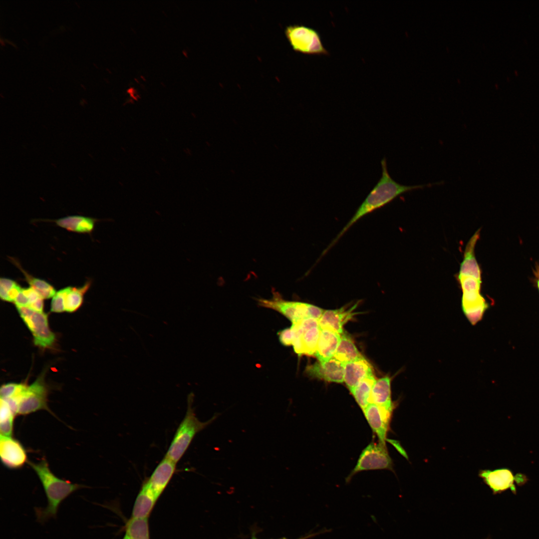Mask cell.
Wrapping results in <instances>:
<instances>
[{"instance_id":"obj_32","label":"cell","mask_w":539,"mask_h":539,"mask_svg":"<svg viewBox=\"0 0 539 539\" xmlns=\"http://www.w3.org/2000/svg\"><path fill=\"white\" fill-rule=\"evenodd\" d=\"M16 307H28L29 301L28 298L22 292V289L13 302Z\"/></svg>"},{"instance_id":"obj_15","label":"cell","mask_w":539,"mask_h":539,"mask_svg":"<svg viewBox=\"0 0 539 539\" xmlns=\"http://www.w3.org/2000/svg\"><path fill=\"white\" fill-rule=\"evenodd\" d=\"M176 464L165 456L146 480L156 497L160 496L176 471Z\"/></svg>"},{"instance_id":"obj_11","label":"cell","mask_w":539,"mask_h":539,"mask_svg":"<svg viewBox=\"0 0 539 539\" xmlns=\"http://www.w3.org/2000/svg\"><path fill=\"white\" fill-rule=\"evenodd\" d=\"M291 328L293 334L292 345L295 352L299 355L314 356L320 332L319 325L304 328L297 324H292Z\"/></svg>"},{"instance_id":"obj_7","label":"cell","mask_w":539,"mask_h":539,"mask_svg":"<svg viewBox=\"0 0 539 539\" xmlns=\"http://www.w3.org/2000/svg\"><path fill=\"white\" fill-rule=\"evenodd\" d=\"M48 389L43 375L28 385L17 401V415H25L40 410L52 412L48 406Z\"/></svg>"},{"instance_id":"obj_4","label":"cell","mask_w":539,"mask_h":539,"mask_svg":"<svg viewBox=\"0 0 539 539\" xmlns=\"http://www.w3.org/2000/svg\"><path fill=\"white\" fill-rule=\"evenodd\" d=\"M219 415V414H216L209 420L202 422L196 417L192 402L189 401L185 416L179 424L165 456L177 463L196 434L213 423Z\"/></svg>"},{"instance_id":"obj_22","label":"cell","mask_w":539,"mask_h":539,"mask_svg":"<svg viewBox=\"0 0 539 539\" xmlns=\"http://www.w3.org/2000/svg\"><path fill=\"white\" fill-rule=\"evenodd\" d=\"M96 221L95 219L82 216H69L54 221L59 227L78 233H90Z\"/></svg>"},{"instance_id":"obj_24","label":"cell","mask_w":539,"mask_h":539,"mask_svg":"<svg viewBox=\"0 0 539 539\" xmlns=\"http://www.w3.org/2000/svg\"><path fill=\"white\" fill-rule=\"evenodd\" d=\"M10 260L21 271L29 286L35 290L43 299L50 298L54 295L56 291L52 285L44 280L29 274L22 268L16 260L13 258H11Z\"/></svg>"},{"instance_id":"obj_13","label":"cell","mask_w":539,"mask_h":539,"mask_svg":"<svg viewBox=\"0 0 539 539\" xmlns=\"http://www.w3.org/2000/svg\"><path fill=\"white\" fill-rule=\"evenodd\" d=\"M344 363L332 357L327 361H318L307 366L305 373L313 378L342 383L344 382Z\"/></svg>"},{"instance_id":"obj_14","label":"cell","mask_w":539,"mask_h":539,"mask_svg":"<svg viewBox=\"0 0 539 539\" xmlns=\"http://www.w3.org/2000/svg\"><path fill=\"white\" fill-rule=\"evenodd\" d=\"M379 442L385 445L386 436L393 411L373 403L369 404L363 410Z\"/></svg>"},{"instance_id":"obj_20","label":"cell","mask_w":539,"mask_h":539,"mask_svg":"<svg viewBox=\"0 0 539 539\" xmlns=\"http://www.w3.org/2000/svg\"><path fill=\"white\" fill-rule=\"evenodd\" d=\"M391 378L386 376L376 380L372 387L370 403H373L393 411L391 400Z\"/></svg>"},{"instance_id":"obj_37","label":"cell","mask_w":539,"mask_h":539,"mask_svg":"<svg viewBox=\"0 0 539 539\" xmlns=\"http://www.w3.org/2000/svg\"><path fill=\"white\" fill-rule=\"evenodd\" d=\"M252 539H256V538H255V537H253V538H252Z\"/></svg>"},{"instance_id":"obj_12","label":"cell","mask_w":539,"mask_h":539,"mask_svg":"<svg viewBox=\"0 0 539 539\" xmlns=\"http://www.w3.org/2000/svg\"><path fill=\"white\" fill-rule=\"evenodd\" d=\"M0 455L2 464L10 469H19L28 462L24 448L11 437L0 435Z\"/></svg>"},{"instance_id":"obj_3","label":"cell","mask_w":539,"mask_h":539,"mask_svg":"<svg viewBox=\"0 0 539 539\" xmlns=\"http://www.w3.org/2000/svg\"><path fill=\"white\" fill-rule=\"evenodd\" d=\"M27 463L39 478L47 500L46 507L34 508L36 520L39 523L44 524L51 518L55 519L58 508L63 500L75 491L87 488L56 477L51 471L45 459L36 463L29 461Z\"/></svg>"},{"instance_id":"obj_6","label":"cell","mask_w":539,"mask_h":539,"mask_svg":"<svg viewBox=\"0 0 539 539\" xmlns=\"http://www.w3.org/2000/svg\"><path fill=\"white\" fill-rule=\"evenodd\" d=\"M19 315L31 332L35 345L41 348L51 347L55 341V335L50 330L47 314L34 311L28 307H16Z\"/></svg>"},{"instance_id":"obj_1","label":"cell","mask_w":539,"mask_h":539,"mask_svg":"<svg viewBox=\"0 0 539 539\" xmlns=\"http://www.w3.org/2000/svg\"><path fill=\"white\" fill-rule=\"evenodd\" d=\"M478 230L467 243L461 263L457 279L462 290V307L464 314L473 324L482 318L488 304L481 293V270L475 256V247L480 238Z\"/></svg>"},{"instance_id":"obj_18","label":"cell","mask_w":539,"mask_h":539,"mask_svg":"<svg viewBox=\"0 0 539 539\" xmlns=\"http://www.w3.org/2000/svg\"><path fill=\"white\" fill-rule=\"evenodd\" d=\"M340 338L341 334L328 329L320 328L318 342L314 356L319 361H326L332 358Z\"/></svg>"},{"instance_id":"obj_16","label":"cell","mask_w":539,"mask_h":539,"mask_svg":"<svg viewBox=\"0 0 539 539\" xmlns=\"http://www.w3.org/2000/svg\"><path fill=\"white\" fill-rule=\"evenodd\" d=\"M357 303L349 308L342 307L339 309L324 310L322 315L318 320L320 328L328 329L340 334L343 333V326L345 323L350 320L356 314L353 311L356 308Z\"/></svg>"},{"instance_id":"obj_23","label":"cell","mask_w":539,"mask_h":539,"mask_svg":"<svg viewBox=\"0 0 539 539\" xmlns=\"http://www.w3.org/2000/svg\"><path fill=\"white\" fill-rule=\"evenodd\" d=\"M333 357L344 364L365 358L345 332L341 334L339 344Z\"/></svg>"},{"instance_id":"obj_10","label":"cell","mask_w":539,"mask_h":539,"mask_svg":"<svg viewBox=\"0 0 539 539\" xmlns=\"http://www.w3.org/2000/svg\"><path fill=\"white\" fill-rule=\"evenodd\" d=\"M479 476L492 490L494 494L501 493L509 489L515 494V483L518 486H521L528 480L526 475L520 473L514 475L512 471L508 468L481 470Z\"/></svg>"},{"instance_id":"obj_27","label":"cell","mask_w":539,"mask_h":539,"mask_svg":"<svg viewBox=\"0 0 539 539\" xmlns=\"http://www.w3.org/2000/svg\"><path fill=\"white\" fill-rule=\"evenodd\" d=\"M16 283L15 281L8 278H0V297L2 300L7 301V293Z\"/></svg>"},{"instance_id":"obj_30","label":"cell","mask_w":539,"mask_h":539,"mask_svg":"<svg viewBox=\"0 0 539 539\" xmlns=\"http://www.w3.org/2000/svg\"><path fill=\"white\" fill-rule=\"evenodd\" d=\"M277 334L279 342L282 345L286 346L292 345L293 334L291 327L279 331Z\"/></svg>"},{"instance_id":"obj_35","label":"cell","mask_w":539,"mask_h":539,"mask_svg":"<svg viewBox=\"0 0 539 539\" xmlns=\"http://www.w3.org/2000/svg\"><path fill=\"white\" fill-rule=\"evenodd\" d=\"M123 539H130V538H129V537L126 534H125V535L124 537L123 538Z\"/></svg>"},{"instance_id":"obj_2","label":"cell","mask_w":539,"mask_h":539,"mask_svg":"<svg viewBox=\"0 0 539 539\" xmlns=\"http://www.w3.org/2000/svg\"><path fill=\"white\" fill-rule=\"evenodd\" d=\"M381 165L382 174L380 179L359 207L352 218L327 248L326 252L336 243L350 227L365 215L384 206L403 194L443 183L441 182L413 186L401 185L394 181L389 174L385 158L381 161Z\"/></svg>"},{"instance_id":"obj_9","label":"cell","mask_w":539,"mask_h":539,"mask_svg":"<svg viewBox=\"0 0 539 539\" xmlns=\"http://www.w3.org/2000/svg\"><path fill=\"white\" fill-rule=\"evenodd\" d=\"M270 299L260 298L258 304L262 307L273 309L288 318L292 324L309 318V308L311 304L300 301L284 299L277 291L272 292Z\"/></svg>"},{"instance_id":"obj_34","label":"cell","mask_w":539,"mask_h":539,"mask_svg":"<svg viewBox=\"0 0 539 539\" xmlns=\"http://www.w3.org/2000/svg\"><path fill=\"white\" fill-rule=\"evenodd\" d=\"M330 531H331V530H323L322 531H318V532H317L316 533H315L308 534V535H307L306 536H305L304 537L300 538L297 539H309V538H313V537H314L315 536H318V535H319L320 534H324V533H325L328 532H330ZM280 539H287L283 538Z\"/></svg>"},{"instance_id":"obj_5","label":"cell","mask_w":539,"mask_h":539,"mask_svg":"<svg viewBox=\"0 0 539 539\" xmlns=\"http://www.w3.org/2000/svg\"><path fill=\"white\" fill-rule=\"evenodd\" d=\"M284 33L292 48L306 54L328 55L319 32L315 29L301 24L286 26Z\"/></svg>"},{"instance_id":"obj_8","label":"cell","mask_w":539,"mask_h":539,"mask_svg":"<svg viewBox=\"0 0 539 539\" xmlns=\"http://www.w3.org/2000/svg\"><path fill=\"white\" fill-rule=\"evenodd\" d=\"M393 464L386 445L380 442L371 443L362 452L356 465L347 480L357 472L376 469L392 470Z\"/></svg>"},{"instance_id":"obj_25","label":"cell","mask_w":539,"mask_h":539,"mask_svg":"<svg viewBox=\"0 0 539 539\" xmlns=\"http://www.w3.org/2000/svg\"><path fill=\"white\" fill-rule=\"evenodd\" d=\"M376 380L374 374L370 375L361 380L350 392L362 410L370 404L371 391Z\"/></svg>"},{"instance_id":"obj_28","label":"cell","mask_w":539,"mask_h":539,"mask_svg":"<svg viewBox=\"0 0 539 539\" xmlns=\"http://www.w3.org/2000/svg\"><path fill=\"white\" fill-rule=\"evenodd\" d=\"M18 384L8 383L1 385L0 389V398L7 399L12 398L17 390Z\"/></svg>"},{"instance_id":"obj_29","label":"cell","mask_w":539,"mask_h":539,"mask_svg":"<svg viewBox=\"0 0 539 539\" xmlns=\"http://www.w3.org/2000/svg\"><path fill=\"white\" fill-rule=\"evenodd\" d=\"M50 311L61 313L65 311L63 299L60 291H56L52 297L50 305Z\"/></svg>"},{"instance_id":"obj_31","label":"cell","mask_w":539,"mask_h":539,"mask_svg":"<svg viewBox=\"0 0 539 539\" xmlns=\"http://www.w3.org/2000/svg\"><path fill=\"white\" fill-rule=\"evenodd\" d=\"M14 419H10L0 422V435L5 437H11L13 432Z\"/></svg>"},{"instance_id":"obj_33","label":"cell","mask_w":539,"mask_h":539,"mask_svg":"<svg viewBox=\"0 0 539 539\" xmlns=\"http://www.w3.org/2000/svg\"><path fill=\"white\" fill-rule=\"evenodd\" d=\"M43 299L42 297H40L34 302L31 303L28 307L29 308L38 312H43Z\"/></svg>"},{"instance_id":"obj_26","label":"cell","mask_w":539,"mask_h":539,"mask_svg":"<svg viewBox=\"0 0 539 539\" xmlns=\"http://www.w3.org/2000/svg\"><path fill=\"white\" fill-rule=\"evenodd\" d=\"M126 534L130 539H150L147 518H131L126 525Z\"/></svg>"},{"instance_id":"obj_21","label":"cell","mask_w":539,"mask_h":539,"mask_svg":"<svg viewBox=\"0 0 539 539\" xmlns=\"http://www.w3.org/2000/svg\"><path fill=\"white\" fill-rule=\"evenodd\" d=\"M91 281L87 280L80 287L67 286L59 290L62 294L65 311L73 312L81 306L84 295L89 288Z\"/></svg>"},{"instance_id":"obj_19","label":"cell","mask_w":539,"mask_h":539,"mask_svg":"<svg viewBox=\"0 0 539 539\" xmlns=\"http://www.w3.org/2000/svg\"><path fill=\"white\" fill-rule=\"evenodd\" d=\"M158 498L148 484L147 480L143 484L135 500L132 518H147L154 507Z\"/></svg>"},{"instance_id":"obj_17","label":"cell","mask_w":539,"mask_h":539,"mask_svg":"<svg viewBox=\"0 0 539 539\" xmlns=\"http://www.w3.org/2000/svg\"><path fill=\"white\" fill-rule=\"evenodd\" d=\"M372 374V367L365 358L344 364V382L350 392L361 380Z\"/></svg>"},{"instance_id":"obj_36","label":"cell","mask_w":539,"mask_h":539,"mask_svg":"<svg viewBox=\"0 0 539 539\" xmlns=\"http://www.w3.org/2000/svg\"><path fill=\"white\" fill-rule=\"evenodd\" d=\"M537 284H538V288H539V277H538V281H537Z\"/></svg>"}]
</instances>
